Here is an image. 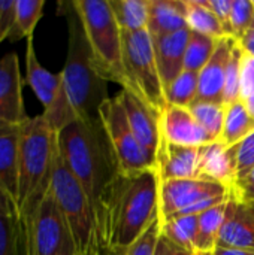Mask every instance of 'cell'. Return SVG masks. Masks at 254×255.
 <instances>
[{"label":"cell","mask_w":254,"mask_h":255,"mask_svg":"<svg viewBox=\"0 0 254 255\" xmlns=\"http://www.w3.org/2000/svg\"><path fill=\"white\" fill-rule=\"evenodd\" d=\"M58 154L87 193L93 209L117 164L99 118L75 120L57 133Z\"/></svg>","instance_id":"cell-2"},{"label":"cell","mask_w":254,"mask_h":255,"mask_svg":"<svg viewBox=\"0 0 254 255\" xmlns=\"http://www.w3.org/2000/svg\"><path fill=\"white\" fill-rule=\"evenodd\" d=\"M237 152L238 145L226 146L220 140L204 146L201 158V178L220 184L232 191L237 184Z\"/></svg>","instance_id":"cell-16"},{"label":"cell","mask_w":254,"mask_h":255,"mask_svg":"<svg viewBox=\"0 0 254 255\" xmlns=\"http://www.w3.org/2000/svg\"><path fill=\"white\" fill-rule=\"evenodd\" d=\"M97 118L109 142L117 164V172L133 175L156 169L154 163L145 154L130 128L120 94L106 99L100 105Z\"/></svg>","instance_id":"cell-9"},{"label":"cell","mask_w":254,"mask_h":255,"mask_svg":"<svg viewBox=\"0 0 254 255\" xmlns=\"http://www.w3.org/2000/svg\"><path fill=\"white\" fill-rule=\"evenodd\" d=\"M189 109L210 137L214 142L220 140L226 118V105L222 102L196 100L189 106Z\"/></svg>","instance_id":"cell-28"},{"label":"cell","mask_w":254,"mask_h":255,"mask_svg":"<svg viewBox=\"0 0 254 255\" xmlns=\"http://www.w3.org/2000/svg\"><path fill=\"white\" fill-rule=\"evenodd\" d=\"M123 33L148 30L150 0H108Z\"/></svg>","instance_id":"cell-23"},{"label":"cell","mask_w":254,"mask_h":255,"mask_svg":"<svg viewBox=\"0 0 254 255\" xmlns=\"http://www.w3.org/2000/svg\"><path fill=\"white\" fill-rule=\"evenodd\" d=\"M123 63L127 76L126 91L139 97L162 118L169 103L156 61L154 42L148 30L123 33Z\"/></svg>","instance_id":"cell-6"},{"label":"cell","mask_w":254,"mask_h":255,"mask_svg":"<svg viewBox=\"0 0 254 255\" xmlns=\"http://www.w3.org/2000/svg\"><path fill=\"white\" fill-rule=\"evenodd\" d=\"M82 22L85 39L97 75L106 82L127 88L123 63V31L108 0H72Z\"/></svg>","instance_id":"cell-5"},{"label":"cell","mask_w":254,"mask_h":255,"mask_svg":"<svg viewBox=\"0 0 254 255\" xmlns=\"http://www.w3.org/2000/svg\"><path fill=\"white\" fill-rule=\"evenodd\" d=\"M232 196L241 202L254 205V167L244 179H241L235 185V188L232 190Z\"/></svg>","instance_id":"cell-39"},{"label":"cell","mask_w":254,"mask_h":255,"mask_svg":"<svg viewBox=\"0 0 254 255\" xmlns=\"http://www.w3.org/2000/svg\"><path fill=\"white\" fill-rule=\"evenodd\" d=\"M49 190L72 232L78 255L97 254L100 248L93 205L81 184L63 163L60 154L55 161Z\"/></svg>","instance_id":"cell-7"},{"label":"cell","mask_w":254,"mask_h":255,"mask_svg":"<svg viewBox=\"0 0 254 255\" xmlns=\"http://www.w3.org/2000/svg\"><path fill=\"white\" fill-rule=\"evenodd\" d=\"M229 200H226L199 215L195 254H213L217 250L222 227H223L228 206H229Z\"/></svg>","instance_id":"cell-22"},{"label":"cell","mask_w":254,"mask_h":255,"mask_svg":"<svg viewBox=\"0 0 254 255\" xmlns=\"http://www.w3.org/2000/svg\"><path fill=\"white\" fill-rule=\"evenodd\" d=\"M0 214H18V208L15 202L6 194V191L0 187Z\"/></svg>","instance_id":"cell-42"},{"label":"cell","mask_w":254,"mask_h":255,"mask_svg":"<svg viewBox=\"0 0 254 255\" xmlns=\"http://www.w3.org/2000/svg\"><path fill=\"white\" fill-rule=\"evenodd\" d=\"M213 255H254V251L247 250H232V248H217Z\"/></svg>","instance_id":"cell-43"},{"label":"cell","mask_w":254,"mask_h":255,"mask_svg":"<svg viewBox=\"0 0 254 255\" xmlns=\"http://www.w3.org/2000/svg\"><path fill=\"white\" fill-rule=\"evenodd\" d=\"M219 40L190 30L189 39H187V46H186L184 70L199 73L204 69V66L210 61V58L213 57Z\"/></svg>","instance_id":"cell-30"},{"label":"cell","mask_w":254,"mask_h":255,"mask_svg":"<svg viewBox=\"0 0 254 255\" xmlns=\"http://www.w3.org/2000/svg\"><path fill=\"white\" fill-rule=\"evenodd\" d=\"M235 39L223 37L219 40L217 48L210 58V61L199 72V91L198 100L204 102H222L223 103V90L226 81V70L232 52Z\"/></svg>","instance_id":"cell-17"},{"label":"cell","mask_w":254,"mask_h":255,"mask_svg":"<svg viewBox=\"0 0 254 255\" xmlns=\"http://www.w3.org/2000/svg\"><path fill=\"white\" fill-rule=\"evenodd\" d=\"M15 25V0H0V43L9 39Z\"/></svg>","instance_id":"cell-37"},{"label":"cell","mask_w":254,"mask_h":255,"mask_svg":"<svg viewBox=\"0 0 254 255\" xmlns=\"http://www.w3.org/2000/svg\"><path fill=\"white\" fill-rule=\"evenodd\" d=\"M160 238H162V221L160 217H157L154 223L147 229V232L120 255H156Z\"/></svg>","instance_id":"cell-34"},{"label":"cell","mask_w":254,"mask_h":255,"mask_svg":"<svg viewBox=\"0 0 254 255\" xmlns=\"http://www.w3.org/2000/svg\"><path fill=\"white\" fill-rule=\"evenodd\" d=\"M254 19V0H234L231 12V33L240 39Z\"/></svg>","instance_id":"cell-33"},{"label":"cell","mask_w":254,"mask_h":255,"mask_svg":"<svg viewBox=\"0 0 254 255\" xmlns=\"http://www.w3.org/2000/svg\"><path fill=\"white\" fill-rule=\"evenodd\" d=\"M57 157V133L42 114L28 117L19 126L16 206L21 218L30 215L49 191Z\"/></svg>","instance_id":"cell-3"},{"label":"cell","mask_w":254,"mask_h":255,"mask_svg":"<svg viewBox=\"0 0 254 255\" xmlns=\"http://www.w3.org/2000/svg\"><path fill=\"white\" fill-rule=\"evenodd\" d=\"M254 133V118L241 100L226 106V118L220 142L226 146L241 143L247 136Z\"/></svg>","instance_id":"cell-24"},{"label":"cell","mask_w":254,"mask_h":255,"mask_svg":"<svg viewBox=\"0 0 254 255\" xmlns=\"http://www.w3.org/2000/svg\"><path fill=\"white\" fill-rule=\"evenodd\" d=\"M237 158H238V169H237V184H238L254 167V133L247 136L241 143H238Z\"/></svg>","instance_id":"cell-36"},{"label":"cell","mask_w":254,"mask_h":255,"mask_svg":"<svg viewBox=\"0 0 254 255\" xmlns=\"http://www.w3.org/2000/svg\"><path fill=\"white\" fill-rule=\"evenodd\" d=\"M96 255H105V254H103L102 251H99V253H97V254H96Z\"/></svg>","instance_id":"cell-44"},{"label":"cell","mask_w":254,"mask_h":255,"mask_svg":"<svg viewBox=\"0 0 254 255\" xmlns=\"http://www.w3.org/2000/svg\"><path fill=\"white\" fill-rule=\"evenodd\" d=\"M25 84L33 90L43 111H48L61 91V73H52L45 69L34 52L33 37L27 39L25 48Z\"/></svg>","instance_id":"cell-18"},{"label":"cell","mask_w":254,"mask_h":255,"mask_svg":"<svg viewBox=\"0 0 254 255\" xmlns=\"http://www.w3.org/2000/svg\"><path fill=\"white\" fill-rule=\"evenodd\" d=\"M22 76L15 52L0 60V128L19 127L28 117L22 100Z\"/></svg>","instance_id":"cell-11"},{"label":"cell","mask_w":254,"mask_h":255,"mask_svg":"<svg viewBox=\"0 0 254 255\" xmlns=\"http://www.w3.org/2000/svg\"><path fill=\"white\" fill-rule=\"evenodd\" d=\"M217 248L254 251V205L231 196Z\"/></svg>","instance_id":"cell-15"},{"label":"cell","mask_w":254,"mask_h":255,"mask_svg":"<svg viewBox=\"0 0 254 255\" xmlns=\"http://www.w3.org/2000/svg\"><path fill=\"white\" fill-rule=\"evenodd\" d=\"M232 1L234 0H202V3L219 18L223 24L228 36L232 37L231 33V12H232Z\"/></svg>","instance_id":"cell-38"},{"label":"cell","mask_w":254,"mask_h":255,"mask_svg":"<svg viewBox=\"0 0 254 255\" xmlns=\"http://www.w3.org/2000/svg\"><path fill=\"white\" fill-rule=\"evenodd\" d=\"M240 100L254 118V57L244 52L241 64Z\"/></svg>","instance_id":"cell-35"},{"label":"cell","mask_w":254,"mask_h":255,"mask_svg":"<svg viewBox=\"0 0 254 255\" xmlns=\"http://www.w3.org/2000/svg\"><path fill=\"white\" fill-rule=\"evenodd\" d=\"M199 215L175 217L162 223V236L178 248L195 254V244L198 236Z\"/></svg>","instance_id":"cell-25"},{"label":"cell","mask_w":254,"mask_h":255,"mask_svg":"<svg viewBox=\"0 0 254 255\" xmlns=\"http://www.w3.org/2000/svg\"><path fill=\"white\" fill-rule=\"evenodd\" d=\"M45 0H15V25L9 40L30 39L43 15Z\"/></svg>","instance_id":"cell-27"},{"label":"cell","mask_w":254,"mask_h":255,"mask_svg":"<svg viewBox=\"0 0 254 255\" xmlns=\"http://www.w3.org/2000/svg\"><path fill=\"white\" fill-rule=\"evenodd\" d=\"M160 124L162 136L174 145L202 148L214 142L189 108L168 105L160 118Z\"/></svg>","instance_id":"cell-14"},{"label":"cell","mask_w":254,"mask_h":255,"mask_svg":"<svg viewBox=\"0 0 254 255\" xmlns=\"http://www.w3.org/2000/svg\"><path fill=\"white\" fill-rule=\"evenodd\" d=\"M160 176L156 169L126 175L117 172L94 205L99 248L120 255L159 217Z\"/></svg>","instance_id":"cell-1"},{"label":"cell","mask_w":254,"mask_h":255,"mask_svg":"<svg viewBox=\"0 0 254 255\" xmlns=\"http://www.w3.org/2000/svg\"><path fill=\"white\" fill-rule=\"evenodd\" d=\"M127 121L133 134L136 136L139 145L150 157V160L156 166V157L162 143V124L160 118L135 94L130 91L121 90L120 93Z\"/></svg>","instance_id":"cell-12"},{"label":"cell","mask_w":254,"mask_h":255,"mask_svg":"<svg viewBox=\"0 0 254 255\" xmlns=\"http://www.w3.org/2000/svg\"><path fill=\"white\" fill-rule=\"evenodd\" d=\"M238 43L246 54L254 57V19L252 21L250 27L246 30V33L238 39Z\"/></svg>","instance_id":"cell-41"},{"label":"cell","mask_w":254,"mask_h":255,"mask_svg":"<svg viewBox=\"0 0 254 255\" xmlns=\"http://www.w3.org/2000/svg\"><path fill=\"white\" fill-rule=\"evenodd\" d=\"M60 13L67 19V55L61 69V91L76 120L97 118L100 105L109 99L106 81H103L91 60L82 22L72 0L60 3Z\"/></svg>","instance_id":"cell-4"},{"label":"cell","mask_w":254,"mask_h":255,"mask_svg":"<svg viewBox=\"0 0 254 255\" xmlns=\"http://www.w3.org/2000/svg\"><path fill=\"white\" fill-rule=\"evenodd\" d=\"M199 91V73L183 70L181 75L168 87L166 97L169 105L189 108L198 100Z\"/></svg>","instance_id":"cell-31"},{"label":"cell","mask_w":254,"mask_h":255,"mask_svg":"<svg viewBox=\"0 0 254 255\" xmlns=\"http://www.w3.org/2000/svg\"><path fill=\"white\" fill-rule=\"evenodd\" d=\"M187 28L186 0H150L148 33L153 40Z\"/></svg>","instance_id":"cell-20"},{"label":"cell","mask_w":254,"mask_h":255,"mask_svg":"<svg viewBox=\"0 0 254 255\" xmlns=\"http://www.w3.org/2000/svg\"><path fill=\"white\" fill-rule=\"evenodd\" d=\"M18 154L19 127L0 128V187L15 205L18 200Z\"/></svg>","instance_id":"cell-21"},{"label":"cell","mask_w":254,"mask_h":255,"mask_svg":"<svg viewBox=\"0 0 254 255\" xmlns=\"http://www.w3.org/2000/svg\"><path fill=\"white\" fill-rule=\"evenodd\" d=\"M231 196L229 188L205 179L160 181L159 217L165 223L175 217L201 215L229 200Z\"/></svg>","instance_id":"cell-10"},{"label":"cell","mask_w":254,"mask_h":255,"mask_svg":"<svg viewBox=\"0 0 254 255\" xmlns=\"http://www.w3.org/2000/svg\"><path fill=\"white\" fill-rule=\"evenodd\" d=\"M22 223L25 255H78L72 232L51 190Z\"/></svg>","instance_id":"cell-8"},{"label":"cell","mask_w":254,"mask_h":255,"mask_svg":"<svg viewBox=\"0 0 254 255\" xmlns=\"http://www.w3.org/2000/svg\"><path fill=\"white\" fill-rule=\"evenodd\" d=\"M243 55H244V51L240 46L238 40L235 39L232 52H231V58H229V64H228V70H226V81H225V90H223V103L226 106L240 100Z\"/></svg>","instance_id":"cell-32"},{"label":"cell","mask_w":254,"mask_h":255,"mask_svg":"<svg viewBox=\"0 0 254 255\" xmlns=\"http://www.w3.org/2000/svg\"><path fill=\"white\" fill-rule=\"evenodd\" d=\"M187 28L214 39L228 37V33L219 18L202 3V0H186ZM231 37V36H229Z\"/></svg>","instance_id":"cell-26"},{"label":"cell","mask_w":254,"mask_h":255,"mask_svg":"<svg viewBox=\"0 0 254 255\" xmlns=\"http://www.w3.org/2000/svg\"><path fill=\"white\" fill-rule=\"evenodd\" d=\"M156 255H195L178 248L177 245H174L172 242H169L166 238H160L159 241V245H157V250H156Z\"/></svg>","instance_id":"cell-40"},{"label":"cell","mask_w":254,"mask_h":255,"mask_svg":"<svg viewBox=\"0 0 254 255\" xmlns=\"http://www.w3.org/2000/svg\"><path fill=\"white\" fill-rule=\"evenodd\" d=\"M189 28L163 36L154 42V54L165 90L181 75L184 70L186 46L189 39Z\"/></svg>","instance_id":"cell-19"},{"label":"cell","mask_w":254,"mask_h":255,"mask_svg":"<svg viewBox=\"0 0 254 255\" xmlns=\"http://www.w3.org/2000/svg\"><path fill=\"white\" fill-rule=\"evenodd\" d=\"M202 148L174 145L162 137V143L156 157V170L160 176V181L202 179Z\"/></svg>","instance_id":"cell-13"},{"label":"cell","mask_w":254,"mask_h":255,"mask_svg":"<svg viewBox=\"0 0 254 255\" xmlns=\"http://www.w3.org/2000/svg\"><path fill=\"white\" fill-rule=\"evenodd\" d=\"M0 255H25L24 223L19 214H0Z\"/></svg>","instance_id":"cell-29"},{"label":"cell","mask_w":254,"mask_h":255,"mask_svg":"<svg viewBox=\"0 0 254 255\" xmlns=\"http://www.w3.org/2000/svg\"><path fill=\"white\" fill-rule=\"evenodd\" d=\"M195 255H213V254H195Z\"/></svg>","instance_id":"cell-45"}]
</instances>
